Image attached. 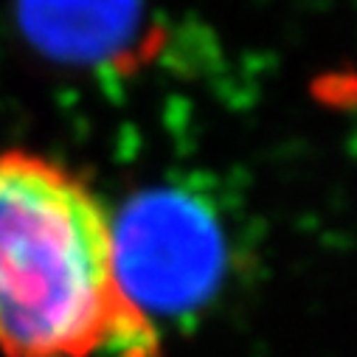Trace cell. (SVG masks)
<instances>
[{"label": "cell", "mask_w": 357, "mask_h": 357, "mask_svg": "<svg viewBox=\"0 0 357 357\" xmlns=\"http://www.w3.org/2000/svg\"><path fill=\"white\" fill-rule=\"evenodd\" d=\"M152 318L127 296L116 220L70 166L0 152V354L155 357Z\"/></svg>", "instance_id": "1"}, {"label": "cell", "mask_w": 357, "mask_h": 357, "mask_svg": "<svg viewBox=\"0 0 357 357\" xmlns=\"http://www.w3.org/2000/svg\"><path fill=\"white\" fill-rule=\"evenodd\" d=\"M113 220L119 276L141 312H181L214 290L222 264L220 228L195 200L149 192Z\"/></svg>", "instance_id": "2"}]
</instances>
